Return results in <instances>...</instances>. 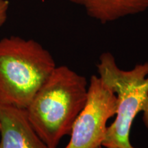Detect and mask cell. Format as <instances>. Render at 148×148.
Returning a JSON list of instances; mask_svg holds the SVG:
<instances>
[{
    "mask_svg": "<svg viewBox=\"0 0 148 148\" xmlns=\"http://www.w3.org/2000/svg\"><path fill=\"white\" fill-rule=\"evenodd\" d=\"M86 77L66 66H56L25 109L36 134L49 148L70 135L87 100Z\"/></svg>",
    "mask_w": 148,
    "mask_h": 148,
    "instance_id": "cell-1",
    "label": "cell"
},
{
    "mask_svg": "<svg viewBox=\"0 0 148 148\" xmlns=\"http://www.w3.org/2000/svg\"><path fill=\"white\" fill-rule=\"evenodd\" d=\"M56 66L36 40L16 36L0 40V104L26 108Z\"/></svg>",
    "mask_w": 148,
    "mask_h": 148,
    "instance_id": "cell-2",
    "label": "cell"
},
{
    "mask_svg": "<svg viewBox=\"0 0 148 148\" xmlns=\"http://www.w3.org/2000/svg\"><path fill=\"white\" fill-rule=\"evenodd\" d=\"M97 67L99 77L115 93L118 101L116 118L107 128L101 146L134 148L130 141V133L140 112H143V121L148 129V62L125 71L118 66L112 53L104 52Z\"/></svg>",
    "mask_w": 148,
    "mask_h": 148,
    "instance_id": "cell-3",
    "label": "cell"
},
{
    "mask_svg": "<svg viewBox=\"0 0 148 148\" xmlns=\"http://www.w3.org/2000/svg\"><path fill=\"white\" fill-rule=\"evenodd\" d=\"M117 98L100 77L92 75L86 104L74 122L69 143L64 148H97L101 146L107 121L116 114Z\"/></svg>",
    "mask_w": 148,
    "mask_h": 148,
    "instance_id": "cell-4",
    "label": "cell"
},
{
    "mask_svg": "<svg viewBox=\"0 0 148 148\" xmlns=\"http://www.w3.org/2000/svg\"><path fill=\"white\" fill-rule=\"evenodd\" d=\"M0 148H49L39 137L23 108L0 104Z\"/></svg>",
    "mask_w": 148,
    "mask_h": 148,
    "instance_id": "cell-5",
    "label": "cell"
},
{
    "mask_svg": "<svg viewBox=\"0 0 148 148\" xmlns=\"http://www.w3.org/2000/svg\"><path fill=\"white\" fill-rule=\"evenodd\" d=\"M81 5L90 17L102 23L134 15L148 9V0H69Z\"/></svg>",
    "mask_w": 148,
    "mask_h": 148,
    "instance_id": "cell-6",
    "label": "cell"
},
{
    "mask_svg": "<svg viewBox=\"0 0 148 148\" xmlns=\"http://www.w3.org/2000/svg\"><path fill=\"white\" fill-rule=\"evenodd\" d=\"M9 5L8 0H0V27L5 23L8 18Z\"/></svg>",
    "mask_w": 148,
    "mask_h": 148,
    "instance_id": "cell-7",
    "label": "cell"
},
{
    "mask_svg": "<svg viewBox=\"0 0 148 148\" xmlns=\"http://www.w3.org/2000/svg\"><path fill=\"white\" fill-rule=\"evenodd\" d=\"M97 148H103V147H102V146H99V147H97Z\"/></svg>",
    "mask_w": 148,
    "mask_h": 148,
    "instance_id": "cell-8",
    "label": "cell"
}]
</instances>
